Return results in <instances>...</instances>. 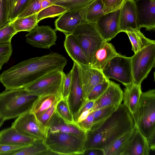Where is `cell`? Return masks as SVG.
<instances>
[{
    "label": "cell",
    "mask_w": 155,
    "mask_h": 155,
    "mask_svg": "<svg viewBox=\"0 0 155 155\" xmlns=\"http://www.w3.org/2000/svg\"><path fill=\"white\" fill-rule=\"evenodd\" d=\"M135 127L132 114L121 104L110 116L93 125L87 132L85 150L93 148L103 149Z\"/></svg>",
    "instance_id": "6da1fadb"
},
{
    "label": "cell",
    "mask_w": 155,
    "mask_h": 155,
    "mask_svg": "<svg viewBox=\"0 0 155 155\" xmlns=\"http://www.w3.org/2000/svg\"><path fill=\"white\" fill-rule=\"evenodd\" d=\"M37 97L24 88L5 89L0 93V116L5 121L30 111Z\"/></svg>",
    "instance_id": "7a4b0ae2"
},
{
    "label": "cell",
    "mask_w": 155,
    "mask_h": 155,
    "mask_svg": "<svg viewBox=\"0 0 155 155\" xmlns=\"http://www.w3.org/2000/svg\"><path fill=\"white\" fill-rule=\"evenodd\" d=\"M132 115L137 129L147 139L155 134V89L142 92Z\"/></svg>",
    "instance_id": "3957f363"
},
{
    "label": "cell",
    "mask_w": 155,
    "mask_h": 155,
    "mask_svg": "<svg viewBox=\"0 0 155 155\" xmlns=\"http://www.w3.org/2000/svg\"><path fill=\"white\" fill-rule=\"evenodd\" d=\"M85 140L71 134L49 133L44 141L52 154L84 155Z\"/></svg>",
    "instance_id": "277c9868"
},
{
    "label": "cell",
    "mask_w": 155,
    "mask_h": 155,
    "mask_svg": "<svg viewBox=\"0 0 155 155\" xmlns=\"http://www.w3.org/2000/svg\"><path fill=\"white\" fill-rule=\"evenodd\" d=\"M71 34L81 46L90 66L94 53L105 41L97 31L95 23L85 21L78 25Z\"/></svg>",
    "instance_id": "5b68a950"
},
{
    "label": "cell",
    "mask_w": 155,
    "mask_h": 155,
    "mask_svg": "<svg viewBox=\"0 0 155 155\" xmlns=\"http://www.w3.org/2000/svg\"><path fill=\"white\" fill-rule=\"evenodd\" d=\"M11 127L23 135L41 141L45 140L50 128L43 124L35 114L30 111L17 117Z\"/></svg>",
    "instance_id": "8992f818"
},
{
    "label": "cell",
    "mask_w": 155,
    "mask_h": 155,
    "mask_svg": "<svg viewBox=\"0 0 155 155\" xmlns=\"http://www.w3.org/2000/svg\"><path fill=\"white\" fill-rule=\"evenodd\" d=\"M133 83L140 84L155 64V43L141 49L131 57Z\"/></svg>",
    "instance_id": "52a82bcc"
},
{
    "label": "cell",
    "mask_w": 155,
    "mask_h": 155,
    "mask_svg": "<svg viewBox=\"0 0 155 155\" xmlns=\"http://www.w3.org/2000/svg\"><path fill=\"white\" fill-rule=\"evenodd\" d=\"M101 71L107 78L115 79L126 87L133 83L131 57L119 54L110 60Z\"/></svg>",
    "instance_id": "ba28073f"
},
{
    "label": "cell",
    "mask_w": 155,
    "mask_h": 155,
    "mask_svg": "<svg viewBox=\"0 0 155 155\" xmlns=\"http://www.w3.org/2000/svg\"><path fill=\"white\" fill-rule=\"evenodd\" d=\"M63 71H51L24 88L28 92L37 97L48 94H60L64 76Z\"/></svg>",
    "instance_id": "9c48e42d"
},
{
    "label": "cell",
    "mask_w": 155,
    "mask_h": 155,
    "mask_svg": "<svg viewBox=\"0 0 155 155\" xmlns=\"http://www.w3.org/2000/svg\"><path fill=\"white\" fill-rule=\"evenodd\" d=\"M56 30L48 25H37L25 35L26 42L33 47L49 49L55 45Z\"/></svg>",
    "instance_id": "30bf717a"
},
{
    "label": "cell",
    "mask_w": 155,
    "mask_h": 155,
    "mask_svg": "<svg viewBox=\"0 0 155 155\" xmlns=\"http://www.w3.org/2000/svg\"><path fill=\"white\" fill-rule=\"evenodd\" d=\"M120 8L101 15L95 23L96 28L103 39L109 41L119 32Z\"/></svg>",
    "instance_id": "8fae6325"
},
{
    "label": "cell",
    "mask_w": 155,
    "mask_h": 155,
    "mask_svg": "<svg viewBox=\"0 0 155 155\" xmlns=\"http://www.w3.org/2000/svg\"><path fill=\"white\" fill-rule=\"evenodd\" d=\"M76 64L83 90L82 103L88 100L89 94L96 85L108 78L105 76L102 71L100 70L89 65Z\"/></svg>",
    "instance_id": "7c38bea8"
},
{
    "label": "cell",
    "mask_w": 155,
    "mask_h": 155,
    "mask_svg": "<svg viewBox=\"0 0 155 155\" xmlns=\"http://www.w3.org/2000/svg\"><path fill=\"white\" fill-rule=\"evenodd\" d=\"M136 12V22L139 29L155 28V1L152 0H134Z\"/></svg>",
    "instance_id": "4fadbf2b"
},
{
    "label": "cell",
    "mask_w": 155,
    "mask_h": 155,
    "mask_svg": "<svg viewBox=\"0 0 155 155\" xmlns=\"http://www.w3.org/2000/svg\"><path fill=\"white\" fill-rule=\"evenodd\" d=\"M123 91L120 85L110 81L109 85L104 93L94 102L93 111L106 107L111 106L117 108L123 101Z\"/></svg>",
    "instance_id": "5bb4252c"
},
{
    "label": "cell",
    "mask_w": 155,
    "mask_h": 155,
    "mask_svg": "<svg viewBox=\"0 0 155 155\" xmlns=\"http://www.w3.org/2000/svg\"><path fill=\"white\" fill-rule=\"evenodd\" d=\"M150 150L147 139L136 127L123 148L121 155H149Z\"/></svg>",
    "instance_id": "9a60e30c"
},
{
    "label": "cell",
    "mask_w": 155,
    "mask_h": 155,
    "mask_svg": "<svg viewBox=\"0 0 155 155\" xmlns=\"http://www.w3.org/2000/svg\"><path fill=\"white\" fill-rule=\"evenodd\" d=\"M82 9L66 11L59 16L54 22L55 30L63 32L65 35L71 34L78 25L85 21L81 15Z\"/></svg>",
    "instance_id": "2e32d148"
},
{
    "label": "cell",
    "mask_w": 155,
    "mask_h": 155,
    "mask_svg": "<svg viewBox=\"0 0 155 155\" xmlns=\"http://www.w3.org/2000/svg\"><path fill=\"white\" fill-rule=\"evenodd\" d=\"M120 32L139 29L136 22V12L134 0H125L120 8L119 17Z\"/></svg>",
    "instance_id": "e0dca14e"
},
{
    "label": "cell",
    "mask_w": 155,
    "mask_h": 155,
    "mask_svg": "<svg viewBox=\"0 0 155 155\" xmlns=\"http://www.w3.org/2000/svg\"><path fill=\"white\" fill-rule=\"evenodd\" d=\"M71 70L72 81L70 103L74 116L82 103L83 90L78 66L77 64L74 62Z\"/></svg>",
    "instance_id": "ac0fdd59"
},
{
    "label": "cell",
    "mask_w": 155,
    "mask_h": 155,
    "mask_svg": "<svg viewBox=\"0 0 155 155\" xmlns=\"http://www.w3.org/2000/svg\"><path fill=\"white\" fill-rule=\"evenodd\" d=\"M119 54L111 44L104 41L94 53L90 66L101 71L110 60Z\"/></svg>",
    "instance_id": "d6986e66"
},
{
    "label": "cell",
    "mask_w": 155,
    "mask_h": 155,
    "mask_svg": "<svg viewBox=\"0 0 155 155\" xmlns=\"http://www.w3.org/2000/svg\"><path fill=\"white\" fill-rule=\"evenodd\" d=\"M64 46L69 56L74 62L77 64L89 65L81 46L72 34L65 35Z\"/></svg>",
    "instance_id": "ffe728a7"
},
{
    "label": "cell",
    "mask_w": 155,
    "mask_h": 155,
    "mask_svg": "<svg viewBox=\"0 0 155 155\" xmlns=\"http://www.w3.org/2000/svg\"><path fill=\"white\" fill-rule=\"evenodd\" d=\"M37 140L20 134L11 127L0 131V144H30Z\"/></svg>",
    "instance_id": "44dd1931"
},
{
    "label": "cell",
    "mask_w": 155,
    "mask_h": 155,
    "mask_svg": "<svg viewBox=\"0 0 155 155\" xmlns=\"http://www.w3.org/2000/svg\"><path fill=\"white\" fill-rule=\"evenodd\" d=\"M142 93L141 84L134 83L126 87L123 92V104L132 114L136 109Z\"/></svg>",
    "instance_id": "7402d4cb"
},
{
    "label": "cell",
    "mask_w": 155,
    "mask_h": 155,
    "mask_svg": "<svg viewBox=\"0 0 155 155\" xmlns=\"http://www.w3.org/2000/svg\"><path fill=\"white\" fill-rule=\"evenodd\" d=\"M104 5L101 0H94L81 11L83 19L87 22L96 23L104 14Z\"/></svg>",
    "instance_id": "603a6c76"
},
{
    "label": "cell",
    "mask_w": 155,
    "mask_h": 155,
    "mask_svg": "<svg viewBox=\"0 0 155 155\" xmlns=\"http://www.w3.org/2000/svg\"><path fill=\"white\" fill-rule=\"evenodd\" d=\"M55 113L64 123L80 128L74 119L71 107L70 100H64L61 98L57 106Z\"/></svg>",
    "instance_id": "cb8c5ba5"
},
{
    "label": "cell",
    "mask_w": 155,
    "mask_h": 155,
    "mask_svg": "<svg viewBox=\"0 0 155 155\" xmlns=\"http://www.w3.org/2000/svg\"><path fill=\"white\" fill-rule=\"evenodd\" d=\"M60 94H48L38 96L34 101L30 112L35 115L50 107Z\"/></svg>",
    "instance_id": "d4e9b609"
},
{
    "label": "cell",
    "mask_w": 155,
    "mask_h": 155,
    "mask_svg": "<svg viewBox=\"0 0 155 155\" xmlns=\"http://www.w3.org/2000/svg\"><path fill=\"white\" fill-rule=\"evenodd\" d=\"M58 132L71 134L85 141L87 136V133L78 127L65 124L62 120H60L56 124L51 126L49 132L51 133Z\"/></svg>",
    "instance_id": "484cf974"
},
{
    "label": "cell",
    "mask_w": 155,
    "mask_h": 155,
    "mask_svg": "<svg viewBox=\"0 0 155 155\" xmlns=\"http://www.w3.org/2000/svg\"><path fill=\"white\" fill-rule=\"evenodd\" d=\"M37 14L25 17L16 18L10 22V24L18 33L21 31L29 32L38 25Z\"/></svg>",
    "instance_id": "4316f807"
},
{
    "label": "cell",
    "mask_w": 155,
    "mask_h": 155,
    "mask_svg": "<svg viewBox=\"0 0 155 155\" xmlns=\"http://www.w3.org/2000/svg\"><path fill=\"white\" fill-rule=\"evenodd\" d=\"M132 46V50L134 53L143 48L152 44L155 41L146 38L140 30L126 31Z\"/></svg>",
    "instance_id": "83f0119b"
},
{
    "label": "cell",
    "mask_w": 155,
    "mask_h": 155,
    "mask_svg": "<svg viewBox=\"0 0 155 155\" xmlns=\"http://www.w3.org/2000/svg\"><path fill=\"white\" fill-rule=\"evenodd\" d=\"M58 0H30L23 11L16 18H21L37 13Z\"/></svg>",
    "instance_id": "f1b7e54d"
},
{
    "label": "cell",
    "mask_w": 155,
    "mask_h": 155,
    "mask_svg": "<svg viewBox=\"0 0 155 155\" xmlns=\"http://www.w3.org/2000/svg\"><path fill=\"white\" fill-rule=\"evenodd\" d=\"M135 127L132 130L117 139L103 149L104 155H121L123 148Z\"/></svg>",
    "instance_id": "f546056e"
},
{
    "label": "cell",
    "mask_w": 155,
    "mask_h": 155,
    "mask_svg": "<svg viewBox=\"0 0 155 155\" xmlns=\"http://www.w3.org/2000/svg\"><path fill=\"white\" fill-rule=\"evenodd\" d=\"M52 154L44 141L37 140L31 145L23 148L14 155H41Z\"/></svg>",
    "instance_id": "4dcf8cb0"
},
{
    "label": "cell",
    "mask_w": 155,
    "mask_h": 155,
    "mask_svg": "<svg viewBox=\"0 0 155 155\" xmlns=\"http://www.w3.org/2000/svg\"><path fill=\"white\" fill-rule=\"evenodd\" d=\"M30 0H6L8 19L10 22L16 18Z\"/></svg>",
    "instance_id": "1f68e13d"
},
{
    "label": "cell",
    "mask_w": 155,
    "mask_h": 155,
    "mask_svg": "<svg viewBox=\"0 0 155 155\" xmlns=\"http://www.w3.org/2000/svg\"><path fill=\"white\" fill-rule=\"evenodd\" d=\"M94 0H58L53 4L61 6L67 12L82 9Z\"/></svg>",
    "instance_id": "d6a6232c"
},
{
    "label": "cell",
    "mask_w": 155,
    "mask_h": 155,
    "mask_svg": "<svg viewBox=\"0 0 155 155\" xmlns=\"http://www.w3.org/2000/svg\"><path fill=\"white\" fill-rule=\"evenodd\" d=\"M66 11L63 7L53 4L40 11L37 14V21L38 22L45 18L59 16Z\"/></svg>",
    "instance_id": "836d02e7"
},
{
    "label": "cell",
    "mask_w": 155,
    "mask_h": 155,
    "mask_svg": "<svg viewBox=\"0 0 155 155\" xmlns=\"http://www.w3.org/2000/svg\"><path fill=\"white\" fill-rule=\"evenodd\" d=\"M117 109L114 107L108 106L103 107L93 111L91 113L94 117L93 125L106 119Z\"/></svg>",
    "instance_id": "e575fe53"
},
{
    "label": "cell",
    "mask_w": 155,
    "mask_h": 155,
    "mask_svg": "<svg viewBox=\"0 0 155 155\" xmlns=\"http://www.w3.org/2000/svg\"><path fill=\"white\" fill-rule=\"evenodd\" d=\"M61 98V96H59L50 107L36 115L38 120L44 125L48 126L50 121L55 113L57 106Z\"/></svg>",
    "instance_id": "d590c367"
},
{
    "label": "cell",
    "mask_w": 155,
    "mask_h": 155,
    "mask_svg": "<svg viewBox=\"0 0 155 155\" xmlns=\"http://www.w3.org/2000/svg\"><path fill=\"white\" fill-rule=\"evenodd\" d=\"M17 33L10 23L0 28V45L11 43L12 38Z\"/></svg>",
    "instance_id": "8d00e7d4"
},
{
    "label": "cell",
    "mask_w": 155,
    "mask_h": 155,
    "mask_svg": "<svg viewBox=\"0 0 155 155\" xmlns=\"http://www.w3.org/2000/svg\"><path fill=\"white\" fill-rule=\"evenodd\" d=\"M72 81V71L67 74H64L60 92L62 99L70 100Z\"/></svg>",
    "instance_id": "74e56055"
},
{
    "label": "cell",
    "mask_w": 155,
    "mask_h": 155,
    "mask_svg": "<svg viewBox=\"0 0 155 155\" xmlns=\"http://www.w3.org/2000/svg\"><path fill=\"white\" fill-rule=\"evenodd\" d=\"M110 81L109 79H107L96 85L89 94L87 100L95 101L97 100L105 91L109 85Z\"/></svg>",
    "instance_id": "f35d334b"
},
{
    "label": "cell",
    "mask_w": 155,
    "mask_h": 155,
    "mask_svg": "<svg viewBox=\"0 0 155 155\" xmlns=\"http://www.w3.org/2000/svg\"><path fill=\"white\" fill-rule=\"evenodd\" d=\"M31 144H0V155H14L16 152Z\"/></svg>",
    "instance_id": "ab89813d"
},
{
    "label": "cell",
    "mask_w": 155,
    "mask_h": 155,
    "mask_svg": "<svg viewBox=\"0 0 155 155\" xmlns=\"http://www.w3.org/2000/svg\"><path fill=\"white\" fill-rule=\"evenodd\" d=\"M12 52L11 43L0 45V70L2 66L7 63Z\"/></svg>",
    "instance_id": "60d3db41"
},
{
    "label": "cell",
    "mask_w": 155,
    "mask_h": 155,
    "mask_svg": "<svg viewBox=\"0 0 155 155\" xmlns=\"http://www.w3.org/2000/svg\"><path fill=\"white\" fill-rule=\"evenodd\" d=\"M104 5V14L120 8L125 0H101Z\"/></svg>",
    "instance_id": "b9f144b4"
},
{
    "label": "cell",
    "mask_w": 155,
    "mask_h": 155,
    "mask_svg": "<svg viewBox=\"0 0 155 155\" xmlns=\"http://www.w3.org/2000/svg\"><path fill=\"white\" fill-rule=\"evenodd\" d=\"M91 113L85 120L77 123L80 128L87 133L90 130L94 123V117Z\"/></svg>",
    "instance_id": "7bdbcfd3"
},
{
    "label": "cell",
    "mask_w": 155,
    "mask_h": 155,
    "mask_svg": "<svg viewBox=\"0 0 155 155\" xmlns=\"http://www.w3.org/2000/svg\"><path fill=\"white\" fill-rule=\"evenodd\" d=\"M84 155H104L103 149L93 148L85 150Z\"/></svg>",
    "instance_id": "ee69618b"
},
{
    "label": "cell",
    "mask_w": 155,
    "mask_h": 155,
    "mask_svg": "<svg viewBox=\"0 0 155 155\" xmlns=\"http://www.w3.org/2000/svg\"><path fill=\"white\" fill-rule=\"evenodd\" d=\"M92 111L93 110L91 109L82 112L76 119V121L77 123L81 122L85 120Z\"/></svg>",
    "instance_id": "f6af8a7d"
},
{
    "label": "cell",
    "mask_w": 155,
    "mask_h": 155,
    "mask_svg": "<svg viewBox=\"0 0 155 155\" xmlns=\"http://www.w3.org/2000/svg\"><path fill=\"white\" fill-rule=\"evenodd\" d=\"M153 0V1H155V0Z\"/></svg>",
    "instance_id": "bcb514c9"
}]
</instances>
